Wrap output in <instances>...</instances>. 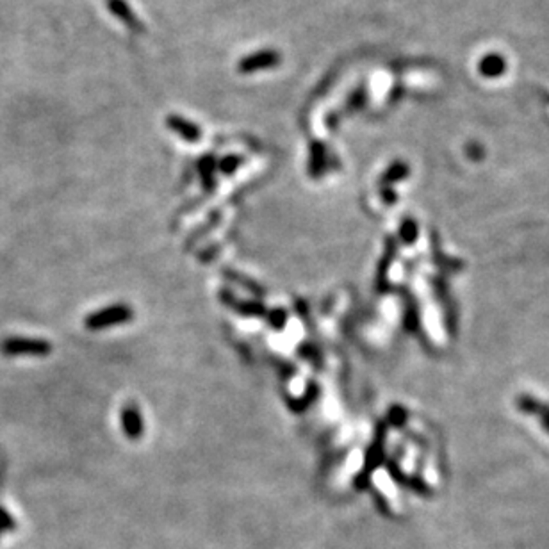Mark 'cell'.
<instances>
[{
	"label": "cell",
	"instance_id": "cell-1",
	"mask_svg": "<svg viewBox=\"0 0 549 549\" xmlns=\"http://www.w3.org/2000/svg\"><path fill=\"white\" fill-rule=\"evenodd\" d=\"M52 352V344L43 339H29V337H9L0 343V353L6 357H43Z\"/></svg>",
	"mask_w": 549,
	"mask_h": 549
},
{
	"label": "cell",
	"instance_id": "cell-4",
	"mask_svg": "<svg viewBox=\"0 0 549 549\" xmlns=\"http://www.w3.org/2000/svg\"><path fill=\"white\" fill-rule=\"evenodd\" d=\"M168 125H170L173 130H179V132H181V136H184L186 139H191V141H194V139H198V137H200V132H198L197 127H194L193 123L186 121L184 118H181V116H170V118H168Z\"/></svg>",
	"mask_w": 549,
	"mask_h": 549
},
{
	"label": "cell",
	"instance_id": "cell-6",
	"mask_svg": "<svg viewBox=\"0 0 549 549\" xmlns=\"http://www.w3.org/2000/svg\"><path fill=\"white\" fill-rule=\"evenodd\" d=\"M13 530H17V521L13 519V515L9 514L6 508L0 506V535L2 533L13 532Z\"/></svg>",
	"mask_w": 549,
	"mask_h": 549
},
{
	"label": "cell",
	"instance_id": "cell-7",
	"mask_svg": "<svg viewBox=\"0 0 549 549\" xmlns=\"http://www.w3.org/2000/svg\"><path fill=\"white\" fill-rule=\"evenodd\" d=\"M481 146H478V145H471L469 146V154H471V157H481V154H483V152L480 150Z\"/></svg>",
	"mask_w": 549,
	"mask_h": 549
},
{
	"label": "cell",
	"instance_id": "cell-3",
	"mask_svg": "<svg viewBox=\"0 0 549 549\" xmlns=\"http://www.w3.org/2000/svg\"><path fill=\"white\" fill-rule=\"evenodd\" d=\"M478 72L487 79H498L506 72V59L501 54H487L481 57Z\"/></svg>",
	"mask_w": 549,
	"mask_h": 549
},
{
	"label": "cell",
	"instance_id": "cell-2",
	"mask_svg": "<svg viewBox=\"0 0 549 549\" xmlns=\"http://www.w3.org/2000/svg\"><path fill=\"white\" fill-rule=\"evenodd\" d=\"M279 61H280V56L273 50L255 52V54H252V56L243 57V59H241L239 72L241 73H253V72H259V70L273 68V66L279 65Z\"/></svg>",
	"mask_w": 549,
	"mask_h": 549
},
{
	"label": "cell",
	"instance_id": "cell-5",
	"mask_svg": "<svg viewBox=\"0 0 549 549\" xmlns=\"http://www.w3.org/2000/svg\"><path fill=\"white\" fill-rule=\"evenodd\" d=\"M109 9H111L112 13L120 18V20H123L127 26L130 27L136 26V17H134V13L129 9V6L125 4L123 0H109Z\"/></svg>",
	"mask_w": 549,
	"mask_h": 549
}]
</instances>
